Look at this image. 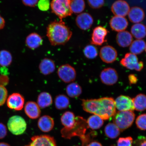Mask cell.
Listing matches in <instances>:
<instances>
[{
  "instance_id": "1",
  "label": "cell",
  "mask_w": 146,
  "mask_h": 146,
  "mask_svg": "<svg viewBox=\"0 0 146 146\" xmlns=\"http://www.w3.org/2000/svg\"><path fill=\"white\" fill-rule=\"evenodd\" d=\"M82 105L86 112L97 115L103 120L109 119L116 112L115 100L112 98L83 99Z\"/></svg>"
},
{
  "instance_id": "2",
  "label": "cell",
  "mask_w": 146,
  "mask_h": 146,
  "mask_svg": "<svg viewBox=\"0 0 146 146\" xmlns=\"http://www.w3.org/2000/svg\"><path fill=\"white\" fill-rule=\"evenodd\" d=\"M46 35L52 46L63 45L72 37V33L62 20L50 23L46 28Z\"/></svg>"
},
{
  "instance_id": "3",
  "label": "cell",
  "mask_w": 146,
  "mask_h": 146,
  "mask_svg": "<svg viewBox=\"0 0 146 146\" xmlns=\"http://www.w3.org/2000/svg\"><path fill=\"white\" fill-rule=\"evenodd\" d=\"M89 128L87 120L80 116L76 117V121L74 125L70 129L64 127L61 130L63 137L70 139L74 136L79 137L83 146H87L91 140L96 135L95 132H91L86 134V131Z\"/></svg>"
},
{
  "instance_id": "4",
  "label": "cell",
  "mask_w": 146,
  "mask_h": 146,
  "mask_svg": "<svg viewBox=\"0 0 146 146\" xmlns=\"http://www.w3.org/2000/svg\"><path fill=\"white\" fill-rule=\"evenodd\" d=\"M135 117L133 111H118L113 116V121L120 131H123L131 127Z\"/></svg>"
},
{
  "instance_id": "5",
  "label": "cell",
  "mask_w": 146,
  "mask_h": 146,
  "mask_svg": "<svg viewBox=\"0 0 146 146\" xmlns=\"http://www.w3.org/2000/svg\"><path fill=\"white\" fill-rule=\"evenodd\" d=\"M71 0H52L50 8L53 13L62 20L72 14L70 8Z\"/></svg>"
},
{
  "instance_id": "6",
  "label": "cell",
  "mask_w": 146,
  "mask_h": 146,
  "mask_svg": "<svg viewBox=\"0 0 146 146\" xmlns=\"http://www.w3.org/2000/svg\"><path fill=\"white\" fill-rule=\"evenodd\" d=\"M7 125L9 131L16 135L23 134L27 127V124L24 119L18 115L11 117L8 120Z\"/></svg>"
},
{
  "instance_id": "7",
  "label": "cell",
  "mask_w": 146,
  "mask_h": 146,
  "mask_svg": "<svg viewBox=\"0 0 146 146\" xmlns=\"http://www.w3.org/2000/svg\"><path fill=\"white\" fill-rule=\"evenodd\" d=\"M120 63L127 69L138 72L141 71L144 66L143 62L139 61L136 55L131 53L126 54L124 58L120 61Z\"/></svg>"
},
{
  "instance_id": "8",
  "label": "cell",
  "mask_w": 146,
  "mask_h": 146,
  "mask_svg": "<svg viewBox=\"0 0 146 146\" xmlns=\"http://www.w3.org/2000/svg\"><path fill=\"white\" fill-rule=\"evenodd\" d=\"M58 74L60 79L66 83L74 81L76 76L75 69L68 64L61 66L58 69Z\"/></svg>"
},
{
  "instance_id": "9",
  "label": "cell",
  "mask_w": 146,
  "mask_h": 146,
  "mask_svg": "<svg viewBox=\"0 0 146 146\" xmlns=\"http://www.w3.org/2000/svg\"><path fill=\"white\" fill-rule=\"evenodd\" d=\"M109 32L105 27L98 26L93 30L91 43L93 45L100 46L107 41L106 39Z\"/></svg>"
},
{
  "instance_id": "10",
  "label": "cell",
  "mask_w": 146,
  "mask_h": 146,
  "mask_svg": "<svg viewBox=\"0 0 146 146\" xmlns=\"http://www.w3.org/2000/svg\"><path fill=\"white\" fill-rule=\"evenodd\" d=\"M117 52L114 47L106 45L102 47L100 50V59L104 62L112 63L116 61L117 57Z\"/></svg>"
},
{
  "instance_id": "11",
  "label": "cell",
  "mask_w": 146,
  "mask_h": 146,
  "mask_svg": "<svg viewBox=\"0 0 146 146\" xmlns=\"http://www.w3.org/2000/svg\"><path fill=\"white\" fill-rule=\"evenodd\" d=\"M100 79L102 83L107 85H112L118 81V76L117 72L114 68H107L101 72Z\"/></svg>"
},
{
  "instance_id": "12",
  "label": "cell",
  "mask_w": 146,
  "mask_h": 146,
  "mask_svg": "<svg viewBox=\"0 0 146 146\" xmlns=\"http://www.w3.org/2000/svg\"><path fill=\"white\" fill-rule=\"evenodd\" d=\"M25 101L24 98L21 94L14 93L7 98V104L9 108L16 111H21L23 108Z\"/></svg>"
},
{
  "instance_id": "13",
  "label": "cell",
  "mask_w": 146,
  "mask_h": 146,
  "mask_svg": "<svg viewBox=\"0 0 146 146\" xmlns=\"http://www.w3.org/2000/svg\"><path fill=\"white\" fill-rule=\"evenodd\" d=\"M31 142L25 146H56L53 137L48 135H41L32 137Z\"/></svg>"
},
{
  "instance_id": "14",
  "label": "cell",
  "mask_w": 146,
  "mask_h": 146,
  "mask_svg": "<svg viewBox=\"0 0 146 146\" xmlns=\"http://www.w3.org/2000/svg\"><path fill=\"white\" fill-rule=\"evenodd\" d=\"M115 102L116 109L119 111H133L135 110L133 99L129 96H120Z\"/></svg>"
},
{
  "instance_id": "15",
  "label": "cell",
  "mask_w": 146,
  "mask_h": 146,
  "mask_svg": "<svg viewBox=\"0 0 146 146\" xmlns=\"http://www.w3.org/2000/svg\"><path fill=\"white\" fill-rule=\"evenodd\" d=\"M130 7L127 1L124 0H117L113 3L111 10L115 15L125 17L128 14Z\"/></svg>"
},
{
  "instance_id": "16",
  "label": "cell",
  "mask_w": 146,
  "mask_h": 146,
  "mask_svg": "<svg viewBox=\"0 0 146 146\" xmlns=\"http://www.w3.org/2000/svg\"><path fill=\"white\" fill-rule=\"evenodd\" d=\"M94 19L90 14L84 12L78 15L76 19V25L82 30H87L92 27Z\"/></svg>"
},
{
  "instance_id": "17",
  "label": "cell",
  "mask_w": 146,
  "mask_h": 146,
  "mask_svg": "<svg viewBox=\"0 0 146 146\" xmlns=\"http://www.w3.org/2000/svg\"><path fill=\"white\" fill-rule=\"evenodd\" d=\"M128 25L126 18L120 16H114L110 22V25L112 30L119 32L125 30Z\"/></svg>"
},
{
  "instance_id": "18",
  "label": "cell",
  "mask_w": 146,
  "mask_h": 146,
  "mask_svg": "<svg viewBox=\"0 0 146 146\" xmlns=\"http://www.w3.org/2000/svg\"><path fill=\"white\" fill-rule=\"evenodd\" d=\"M25 112L29 118L33 119L39 118L41 113L39 106L37 103L33 101H29L27 103L25 107Z\"/></svg>"
},
{
  "instance_id": "19",
  "label": "cell",
  "mask_w": 146,
  "mask_h": 146,
  "mask_svg": "<svg viewBox=\"0 0 146 146\" xmlns=\"http://www.w3.org/2000/svg\"><path fill=\"white\" fill-rule=\"evenodd\" d=\"M25 44L29 48L35 50L42 44V38L36 33H31L27 36L25 39Z\"/></svg>"
},
{
  "instance_id": "20",
  "label": "cell",
  "mask_w": 146,
  "mask_h": 146,
  "mask_svg": "<svg viewBox=\"0 0 146 146\" xmlns=\"http://www.w3.org/2000/svg\"><path fill=\"white\" fill-rule=\"evenodd\" d=\"M54 121L52 117L45 115L41 117L38 122V126L42 132L47 133L52 130L54 126Z\"/></svg>"
},
{
  "instance_id": "21",
  "label": "cell",
  "mask_w": 146,
  "mask_h": 146,
  "mask_svg": "<svg viewBox=\"0 0 146 146\" xmlns=\"http://www.w3.org/2000/svg\"><path fill=\"white\" fill-rule=\"evenodd\" d=\"M145 13L143 9L138 7H132L128 13V17L131 22L138 23L143 21Z\"/></svg>"
},
{
  "instance_id": "22",
  "label": "cell",
  "mask_w": 146,
  "mask_h": 146,
  "mask_svg": "<svg viewBox=\"0 0 146 146\" xmlns=\"http://www.w3.org/2000/svg\"><path fill=\"white\" fill-rule=\"evenodd\" d=\"M56 66L52 60L45 58L42 60L39 65V69L41 74L46 76L53 72Z\"/></svg>"
},
{
  "instance_id": "23",
  "label": "cell",
  "mask_w": 146,
  "mask_h": 146,
  "mask_svg": "<svg viewBox=\"0 0 146 146\" xmlns=\"http://www.w3.org/2000/svg\"><path fill=\"white\" fill-rule=\"evenodd\" d=\"M133 38L132 35L127 31H123L117 35L116 40L117 44L120 46L126 47L131 44Z\"/></svg>"
},
{
  "instance_id": "24",
  "label": "cell",
  "mask_w": 146,
  "mask_h": 146,
  "mask_svg": "<svg viewBox=\"0 0 146 146\" xmlns=\"http://www.w3.org/2000/svg\"><path fill=\"white\" fill-rule=\"evenodd\" d=\"M131 33L136 39H143L146 36V27L141 23H136L131 27Z\"/></svg>"
},
{
  "instance_id": "25",
  "label": "cell",
  "mask_w": 146,
  "mask_h": 146,
  "mask_svg": "<svg viewBox=\"0 0 146 146\" xmlns=\"http://www.w3.org/2000/svg\"><path fill=\"white\" fill-rule=\"evenodd\" d=\"M62 124L65 128L70 129L74 125L76 121V117L74 113L66 111L64 113L61 118Z\"/></svg>"
},
{
  "instance_id": "26",
  "label": "cell",
  "mask_w": 146,
  "mask_h": 146,
  "mask_svg": "<svg viewBox=\"0 0 146 146\" xmlns=\"http://www.w3.org/2000/svg\"><path fill=\"white\" fill-rule=\"evenodd\" d=\"M52 96L47 92L40 93L38 96L37 104L40 108L44 109L52 104Z\"/></svg>"
},
{
  "instance_id": "27",
  "label": "cell",
  "mask_w": 146,
  "mask_h": 146,
  "mask_svg": "<svg viewBox=\"0 0 146 146\" xmlns=\"http://www.w3.org/2000/svg\"><path fill=\"white\" fill-rule=\"evenodd\" d=\"M133 104L136 110L142 112L146 110V96L139 94L133 98Z\"/></svg>"
},
{
  "instance_id": "28",
  "label": "cell",
  "mask_w": 146,
  "mask_h": 146,
  "mask_svg": "<svg viewBox=\"0 0 146 146\" xmlns=\"http://www.w3.org/2000/svg\"><path fill=\"white\" fill-rule=\"evenodd\" d=\"M66 92L67 95L72 98H76L79 96L82 92L81 86L75 82H72L67 86Z\"/></svg>"
},
{
  "instance_id": "29",
  "label": "cell",
  "mask_w": 146,
  "mask_h": 146,
  "mask_svg": "<svg viewBox=\"0 0 146 146\" xmlns=\"http://www.w3.org/2000/svg\"><path fill=\"white\" fill-rule=\"evenodd\" d=\"M87 121L89 128L93 130L99 129L104 123V120L99 116L95 114L89 117Z\"/></svg>"
},
{
  "instance_id": "30",
  "label": "cell",
  "mask_w": 146,
  "mask_h": 146,
  "mask_svg": "<svg viewBox=\"0 0 146 146\" xmlns=\"http://www.w3.org/2000/svg\"><path fill=\"white\" fill-rule=\"evenodd\" d=\"M145 42L141 39L136 40L133 41L129 47V50L131 53L135 54H139L145 50Z\"/></svg>"
},
{
  "instance_id": "31",
  "label": "cell",
  "mask_w": 146,
  "mask_h": 146,
  "mask_svg": "<svg viewBox=\"0 0 146 146\" xmlns=\"http://www.w3.org/2000/svg\"><path fill=\"white\" fill-rule=\"evenodd\" d=\"M105 132L106 135L109 138L115 139L119 136L120 131L115 124L110 123L106 125Z\"/></svg>"
},
{
  "instance_id": "32",
  "label": "cell",
  "mask_w": 146,
  "mask_h": 146,
  "mask_svg": "<svg viewBox=\"0 0 146 146\" xmlns=\"http://www.w3.org/2000/svg\"><path fill=\"white\" fill-rule=\"evenodd\" d=\"M84 0H71L70 8L72 13L79 14L83 13L85 8Z\"/></svg>"
},
{
  "instance_id": "33",
  "label": "cell",
  "mask_w": 146,
  "mask_h": 146,
  "mask_svg": "<svg viewBox=\"0 0 146 146\" xmlns=\"http://www.w3.org/2000/svg\"><path fill=\"white\" fill-rule=\"evenodd\" d=\"M56 108L59 110H63L68 108L70 104L69 98L64 94H60L56 96L54 100Z\"/></svg>"
},
{
  "instance_id": "34",
  "label": "cell",
  "mask_w": 146,
  "mask_h": 146,
  "mask_svg": "<svg viewBox=\"0 0 146 146\" xmlns=\"http://www.w3.org/2000/svg\"><path fill=\"white\" fill-rule=\"evenodd\" d=\"M12 54L6 50L0 51V65L3 67L9 66L12 62Z\"/></svg>"
},
{
  "instance_id": "35",
  "label": "cell",
  "mask_w": 146,
  "mask_h": 146,
  "mask_svg": "<svg viewBox=\"0 0 146 146\" xmlns=\"http://www.w3.org/2000/svg\"><path fill=\"white\" fill-rule=\"evenodd\" d=\"M83 52L85 57L89 59H95L98 54L97 47L91 44L86 46L84 48Z\"/></svg>"
},
{
  "instance_id": "36",
  "label": "cell",
  "mask_w": 146,
  "mask_h": 146,
  "mask_svg": "<svg viewBox=\"0 0 146 146\" xmlns=\"http://www.w3.org/2000/svg\"><path fill=\"white\" fill-rule=\"evenodd\" d=\"M136 123L138 128L146 130V114L140 115L136 118Z\"/></svg>"
},
{
  "instance_id": "37",
  "label": "cell",
  "mask_w": 146,
  "mask_h": 146,
  "mask_svg": "<svg viewBox=\"0 0 146 146\" xmlns=\"http://www.w3.org/2000/svg\"><path fill=\"white\" fill-rule=\"evenodd\" d=\"M133 139L131 137H120L117 141V146H132Z\"/></svg>"
},
{
  "instance_id": "38",
  "label": "cell",
  "mask_w": 146,
  "mask_h": 146,
  "mask_svg": "<svg viewBox=\"0 0 146 146\" xmlns=\"http://www.w3.org/2000/svg\"><path fill=\"white\" fill-rule=\"evenodd\" d=\"M8 91L3 86L0 85V106L4 104L7 99Z\"/></svg>"
},
{
  "instance_id": "39",
  "label": "cell",
  "mask_w": 146,
  "mask_h": 146,
  "mask_svg": "<svg viewBox=\"0 0 146 146\" xmlns=\"http://www.w3.org/2000/svg\"><path fill=\"white\" fill-rule=\"evenodd\" d=\"M87 1L89 6L94 9L101 8L105 3V0H87Z\"/></svg>"
},
{
  "instance_id": "40",
  "label": "cell",
  "mask_w": 146,
  "mask_h": 146,
  "mask_svg": "<svg viewBox=\"0 0 146 146\" xmlns=\"http://www.w3.org/2000/svg\"><path fill=\"white\" fill-rule=\"evenodd\" d=\"M37 5L38 8L42 11H46L50 7V3L49 0H39Z\"/></svg>"
},
{
  "instance_id": "41",
  "label": "cell",
  "mask_w": 146,
  "mask_h": 146,
  "mask_svg": "<svg viewBox=\"0 0 146 146\" xmlns=\"http://www.w3.org/2000/svg\"><path fill=\"white\" fill-rule=\"evenodd\" d=\"M134 143L135 146H146V137L139 136Z\"/></svg>"
},
{
  "instance_id": "42",
  "label": "cell",
  "mask_w": 146,
  "mask_h": 146,
  "mask_svg": "<svg viewBox=\"0 0 146 146\" xmlns=\"http://www.w3.org/2000/svg\"><path fill=\"white\" fill-rule=\"evenodd\" d=\"M39 0H22V1L25 6L34 7L37 4Z\"/></svg>"
},
{
  "instance_id": "43",
  "label": "cell",
  "mask_w": 146,
  "mask_h": 146,
  "mask_svg": "<svg viewBox=\"0 0 146 146\" xmlns=\"http://www.w3.org/2000/svg\"><path fill=\"white\" fill-rule=\"evenodd\" d=\"M7 129L6 126L3 123H0V139H2L7 135Z\"/></svg>"
},
{
  "instance_id": "44",
  "label": "cell",
  "mask_w": 146,
  "mask_h": 146,
  "mask_svg": "<svg viewBox=\"0 0 146 146\" xmlns=\"http://www.w3.org/2000/svg\"><path fill=\"white\" fill-rule=\"evenodd\" d=\"M129 80L130 84H135L137 82L138 80L136 76L134 74H131L129 76Z\"/></svg>"
},
{
  "instance_id": "45",
  "label": "cell",
  "mask_w": 146,
  "mask_h": 146,
  "mask_svg": "<svg viewBox=\"0 0 146 146\" xmlns=\"http://www.w3.org/2000/svg\"><path fill=\"white\" fill-rule=\"evenodd\" d=\"M5 24V21L4 18L0 15V30L4 28Z\"/></svg>"
},
{
  "instance_id": "46",
  "label": "cell",
  "mask_w": 146,
  "mask_h": 146,
  "mask_svg": "<svg viewBox=\"0 0 146 146\" xmlns=\"http://www.w3.org/2000/svg\"><path fill=\"white\" fill-rule=\"evenodd\" d=\"M87 146H103L100 142L96 141L91 142Z\"/></svg>"
},
{
  "instance_id": "47",
  "label": "cell",
  "mask_w": 146,
  "mask_h": 146,
  "mask_svg": "<svg viewBox=\"0 0 146 146\" xmlns=\"http://www.w3.org/2000/svg\"><path fill=\"white\" fill-rule=\"evenodd\" d=\"M0 146H10V145L5 142H1L0 143Z\"/></svg>"
},
{
  "instance_id": "48",
  "label": "cell",
  "mask_w": 146,
  "mask_h": 146,
  "mask_svg": "<svg viewBox=\"0 0 146 146\" xmlns=\"http://www.w3.org/2000/svg\"><path fill=\"white\" fill-rule=\"evenodd\" d=\"M145 52H146V45H145Z\"/></svg>"
},
{
  "instance_id": "49",
  "label": "cell",
  "mask_w": 146,
  "mask_h": 146,
  "mask_svg": "<svg viewBox=\"0 0 146 146\" xmlns=\"http://www.w3.org/2000/svg\"></svg>"
}]
</instances>
